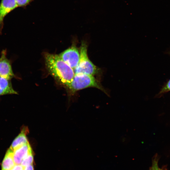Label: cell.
<instances>
[{"label": "cell", "mask_w": 170, "mask_h": 170, "mask_svg": "<svg viewBox=\"0 0 170 170\" xmlns=\"http://www.w3.org/2000/svg\"><path fill=\"white\" fill-rule=\"evenodd\" d=\"M44 57L46 68L49 74L58 82L66 87L75 75L74 70L59 55L45 53Z\"/></svg>", "instance_id": "6da1fadb"}, {"label": "cell", "mask_w": 170, "mask_h": 170, "mask_svg": "<svg viewBox=\"0 0 170 170\" xmlns=\"http://www.w3.org/2000/svg\"><path fill=\"white\" fill-rule=\"evenodd\" d=\"M66 87L72 94L81 89L94 87L109 95L107 91L93 76L86 74H75L71 81Z\"/></svg>", "instance_id": "7a4b0ae2"}, {"label": "cell", "mask_w": 170, "mask_h": 170, "mask_svg": "<svg viewBox=\"0 0 170 170\" xmlns=\"http://www.w3.org/2000/svg\"><path fill=\"white\" fill-rule=\"evenodd\" d=\"M87 47V43L82 41L80 48L79 63L74 69L75 74H84L93 76L99 71V69L91 61L88 57Z\"/></svg>", "instance_id": "3957f363"}, {"label": "cell", "mask_w": 170, "mask_h": 170, "mask_svg": "<svg viewBox=\"0 0 170 170\" xmlns=\"http://www.w3.org/2000/svg\"><path fill=\"white\" fill-rule=\"evenodd\" d=\"M76 45L73 44L59 54L60 57L73 70L77 66L80 59V53Z\"/></svg>", "instance_id": "277c9868"}, {"label": "cell", "mask_w": 170, "mask_h": 170, "mask_svg": "<svg viewBox=\"0 0 170 170\" xmlns=\"http://www.w3.org/2000/svg\"><path fill=\"white\" fill-rule=\"evenodd\" d=\"M15 0H1L0 3V35L3 27L5 17L18 7Z\"/></svg>", "instance_id": "5b68a950"}, {"label": "cell", "mask_w": 170, "mask_h": 170, "mask_svg": "<svg viewBox=\"0 0 170 170\" xmlns=\"http://www.w3.org/2000/svg\"><path fill=\"white\" fill-rule=\"evenodd\" d=\"M0 76L9 80L14 76L11 63L7 57L5 50L2 51L0 57Z\"/></svg>", "instance_id": "8992f818"}, {"label": "cell", "mask_w": 170, "mask_h": 170, "mask_svg": "<svg viewBox=\"0 0 170 170\" xmlns=\"http://www.w3.org/2000/svg\"><path fill=\"white\" fill-rule=\"evenodd\" d=\"M32 152V149L29 142L14 150L13 157L15 164H21L22 160Z\"/></svg>", "instance_id": "52a82bcc"}, {"label": "cell", "mask_w": 170, "mask_h": 170, "mask_svg": "<svg viewBox=\"0 0 170 170\" xmlns=\"http://www.w3.org/2000/svg\"><path fill=\"white\" fill-rule=\"evenodd\" d=\"M28 130L26 127H24L20 133L13 141L10 148L14 150L17 148L28 142L26 137Z\"/></svg>", "instance_id": "ba28073f"}, {"label": "cell", "mask_w": 170, "mask_h": 170, "mask_svg": "<svg viewBox=\"0 0 170 170\" xmlns=\"http://www.w3.org/2000/svg\"><path fill=\"white\" fill-rule=\"evenodd\" d=\"M10 80L0 76V96L18 94L13 89Z\"/></svg>", "instance_id": "9c48e42d"}, {"label": "cell", "mask_w": 170, "mask_h": 170, "mask_svg": "<svg viewBox=\"0 0 170 170\" xmlns=\"http://www.w3.org/2000/svg\"><path fill=\"white\" fill-rule=\"evenodd\" d=\"M13 150L9 148L7 151L2 163V170H10L15 165Z\"/></svg>", "instance_id": "30bf717a"}, {"label": "cell", "mask_w": 170, "mask_h": 170, "mask_svg": "<svg viewBox=\"0 0 170 170\" xmlns=\"http://www.w3.org/2000/svg\"><path fill=\"white\" fill-rule=\"evenodd\" d=\"M33 161V156L32 152L30 153L22 161L21 165L24 167L32 164Z\"/></svg>", "instance_id": "8fae6325"}, {"label": "cell", "mask_w": 170, "mask_h": 170, "mask_svg": "<svg viewBox=\"0 0 170 170\" xmlns=\"http://www.w3.org/2000/svg\"><path fill=\"white\" fill-rule=\"evenodd\" d=\"M33 0H15L18 6L24 8L31 3Z\"/></svg>", "instance_id": "7c38bea8"}, {"label": "cell", "mask_w": 170, "mask_h": 170, "mask_svg": "<svg viewBox=\"0 0 170 170\" xmlns=\"http://www.w3.org/2000/svg\"><path fill=\"white\" fill-rule=\"evenodd\" d=\"M170 91V80L162 89L159 94H161Z\"/></svg>", "instance_id": "4fadbf2b"}, {"label": "cell", "mask_w": 170, "mask_h": 170, "mask_svg": "<svg viewBox=\"0 0 170 170\" xmlns=\"http://www.w3.org/2000/svg\"><path fill=\"white\" fill-rule=\"evenodd\" d=\"M24 167L21 164H15L10 170H24Z\"/></svg>", "instance_id": "5bb4252c"}, {"label": "cell", "mask_w": 170, "mask_h": 170, "mask_svg": "<svg viewBox=\"0 0 170 170\" xmlns=\"http://www.w3.org/2000/svg\"><path fill=\"white\" fill-rule=\"evenodd\" d=\"M158 169L157 162L155 160L153 162L152 166L150 170H158Z\"/></svg>", "instance_id": "9a60e30c"}, {"label": "cell", "mask_w": 170, "mask_h": 170, "mask_svg": "<svg viewBox=\"0 0 170 170\" xmlns=\"http://www.w3.org/2000/svg\"><path fill=\"white\" fill-rule=\"evenodd\" d=\"M24 170H34L33 166L31 164L25 167Z\"/></svg>", "instance_id": "2e32d148"}, {"label": "cell", "mask_w": 170, "mask_h": 170, "mask_svg": "<svg viewBox=\"0 0 170 170\" xmlns=\"http://www.w3.org/2000/svg\"><path fill=\"white\" fill-rule=\"evenodd\" d=\"M158 170H163L160 169V168H159Z\"/></svg>", "instance_id": "e0dca14e"}]
</instances>
